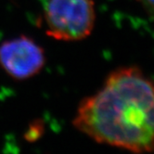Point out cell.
Returning <instances> with one entry per match:
<instances>
[{
	"label": "cell",
	"instance_id": "6da1fadb",
	"mask_svg": "<svg viewBox=\"0 0 154 154\" xmlns=\"http://www.w3.org/2000/svg\"><path fill=\"white\" fill-rule=\"evenodd\" d=\"M72 125L97 143L154 151V83L135 67L113 72L96 94L84 98Z\"/></svg>",
	"mask_w": 154,
	"mask_h": 154
},
{
	"label": "cell",
	"instance_id": "7a4b0ae2",
	"mask_svg": "<svg viewBox=\"0 0 154 154\" xmlns=\"http://www.w3.org/2000/svg\"><path fill=\"white\" fill-rule=\"evenodd\" d=\"M96 21L92 0H48L44 10L47 35L65 42L89 36Z\"/></svg>",
	"mask_w": 154,
	"mask_h": 154
},
{
	"label": "cell",
	"instance_id": "3957f363",
	"mask_svg": "<svg viewBox=\"0 0 154 154\" xmlns=\"http://www.w3.org/2000/svg\"><path fill=\"white\" fill-rule=\"evenodd\" d=\"M46 64L44 48L32 38L20 35L0 44V67L14 80H28Z\"/></svg>",
	"mask_w": 154,
	"mask_h": 154
},
{
	"label": "cell",
	"instance_id": "277c9868",
	"mask_svg": "<svg viewBox=\"0 0 154 154\" xmlns=\"http://www.w3.org/2000/svg\"><path fill=\"white\" fill-rule=\"evenodd\" d=\"M43 125H32L30 127V129L28 130L27 134H26V138L28 140H35V138H37L40 136V133L43 132V129H41Z\"/></svg>",
	"mask_w": 154,
	"mask_h": 154
},
{
	"label": "cell",
	"instance_id": "5b68a950",
	"mask_svg": "<svg viewBox=\"0 0 154 154\" xmlns=\"http://www.w3.org/2000/svg\"><path fill=\"white\" fill-rule=\"evenodd\" d=\"M140 1H142L144 4H147L152 9H154V0H140Z\"/></svg>",
	"mask_w": 154,
	"mask_h": 154
}]
</instances>
